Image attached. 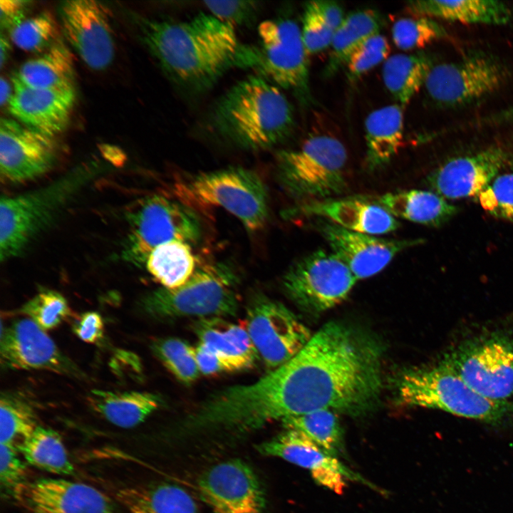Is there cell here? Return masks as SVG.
<instances>
[{
    "instance_id": "5bb4252c",
    "label": "cell",
    "mask_w": 513,
    "mask_h": 513,
    "mask_svg": "<svg viewBox=\"0 0 513 513\" xmlns=\"http://www.w3.org/2000/svg\"><path fill=\"white\" fill-rule=\"evenodd\" d=\"M244 326L258 356L269 371L292 359L312 337L309 329L287 307L263 296L249 306Z\"/></svg>"
},
{
    "instance_id": "d6986e66",
    "label": "cell",
    "mask_w": 513,
    "mask_h": 513,
    "mask_svg": "<svg viewBox=\"0 0 513 513\" xmlns=\"http://www.w3.org/2000/svg\"><path fill=\"white\" fill-rule=\"evenodd\" d=\"M316 222V228L331 251L343 261L357 280L378 274L401 252L423 242L419 239H383L351 231L323 219Z\"/></svg>"
},
{
    "instance_id": "277c9868",
    "label": "cell",
    "mask_w": 513,
    "mask_h": 513,
    "mask_svg": "<svg viewBox=\"0 0 513 513\" xmlns=\"http://www.w3.org/2000/svg\"><path fill=\"white\" fill-rule=\"evenodd\" d=\"M102 171L98 166L80 167L43 187L15 196L2 197L1 260L18 256L68 202Z\"/></svg>"
},
{
    "instance_id": "2e32d148",
    "label": "cell",
    "mask_w": 513,
    "mask_h": 513,
    "mask_svg": "<svg viewBox=\"0 0 513 513\" xmlns=\"http://www.w3.org/2000/svg\"><path fill=\"white\" fill-rule=\"evenodd\" d=\"M28 513H119L104 492L87 484L61 478L26 481L11 492Z\"/></svg>"
},
{
    "instance_id": "603a6c76",
    "label": "cell",
    "mask_w": 513,
    "mask_h": 513,
    "mask_svg": "<svg viewBox=\"0 0 513 513\" xmlns=\"http://www.w3.org/2000/svg\"><path fill=\"white\" fill-rule=\"evenodd\" d=\"M10 114L28 128L55 137L67 127L74 105V88L43 89L26 86L12 78Z\"/></svg>"
},
{
    "instance_id": "8fae6325",
    "label": "cell",
    "mask_w": 513,
    "mask_h": 513,
    "mask_svg": "<svg viewBox=\"0 0 513 513\" xmlns=\"http://www.w3.org/2000/svg\"><path fill=\"white\" fill-rule=\"evenodd\" d=\"M130 233L125 256L144 264L158 246L172 240L199 241L202 227L195 210L179 200L160 195L143 199L127 214Z\"/></svg>"
},
{
    "instance_id": "7dc6e473",
    "label": "cell",
    "mask_w": 513,
    "mask_h": 513,
    "mask_svg": "<svg viewBox=\"0 0 513 513\" xmlns=\"http://www.w3.org/2000/svg\"><path fill=\"white\" fill-rule=\"evenodd\" d=\"M73 331L81 341L86 343H95L103 336V320L97 312H85L75 321Z\"/></svg>"
},
{
    "instance_id": "f5cc1de1",
    "label": "cell",
    "mask_w": 513,
    "mask_h": 513,
    "mask_svg": "<svg viewBox=\"0 0 513 513\" xmlns=\"http://www.w3.org/2000/svg\"><path fill=\"white\" fill-rule=\"evenodd\" d=\"M11 52V44L9 40L1 32L0 37V67L2 69L7 61Z\"/></svg>"
},
{
    "instance_id": "db71d44e",
    "label": "cell",
    "mask_w": 513,
    "mask_h": 513,
    "mask_svg": "<svg viewBox=\"0 0 513 513\" xmlns=\"http://www.w3.org/2000/svg\"><path fill=\"white\" fill-rule=\"evenodd\" d=\"M13 92L11 91V85L9 81L3 76L0 79V103L3 106L4 104L9 103Z\"/></svg>"
},
{
    "instance_id": "484cf974",
    "label": "cell",
    "mask_w": 513,
    "mask_h": 513,
    "mask_svg": "<svg viewBox=\"0 0 513 513\" xmlns=\"http://www.w3.org/2000/svg\"><path fill=\"white\" fill-rule=\"evenodd\" d=\"M199 343L216 353L232 371L251 368L258 356L245 326L223 317L200 318L193 323Z\"/></svg>"
},
{
    "instance_id": "ba28073f",
    "label": "cell",
    "mask_w": 513,
    "mask_h": 513,
    "mask_svg": "<svg viewBox=\"0 0 513 513\" xmlns=\"http://www.w3.org/2000/svg\"><path fill=\"white\" fill-rule=\"evenodd\" d=\"M347 152L333 136L321 134L307 138L298 148L278 155V175L292 196L311 200L331 199L347 187Z\"/></svg>"
},
{
    "instance_id": "f907efd6",
    "label": "cell",
    "mask_w": 513,
    "mask_h": 513,
    "mask_svg": "<svg viewBox=\"0 0 513 513\" xmlns=\"http://www.w3.org/2000/svg\"><path fill=\"white\" fill-rule=\"evenodd\" d=\"M317 10L328 25L335 32L343 23L346 16L342 7L336 1H314Z\"/></svg>"
},
{
    "instance_id": "816d5d0a",
    "label": "cell",
    "mask_w": 513,
    "mask_h": 513,
    "mask_svg": "<svg viewBox=\"0 0 513 513\" xmlns=\"http://www.w3.org/2000/svg\"><path fill=\"white\" fill-rule=\"evenodd\" d=\"M513 124V106L477 120V125Z\"/></svg>"
},
{
    "instance_id": "f35d334b",
    "label": "cell",
    "mask_w": 513,
    "mask_h": 513,
    "mask_svg": "<svg viewBox=\"0 0 513 513\" xmlns=\"http://www.w3.org/2000/svg\"><path fill=\"white\" fill-rule=\"evenodd\" d=\"M151 348L162 365L180 381L191 383L200 372L195 356V348L176 338L154 341Z\"/></svg>"
},
{
    "instance_id": "8d00e7d4",
    "label": "cell",
    "mask_w": 513,
    "mask_h": 513,
    "mask_svg": "<svg viewBox=\"0 0 513 513\" xmlns=\"http://www.w3.org/2000/svg\"><path fill=\"white\" fill-rule=\"evenodd\" d=\"M38 426L33 409L22 399L2 395L0 400V439L19 451L21 446Z\"/></svg>"
},
{
    "instance_id": "74e56055",
    "label": "cell",
    "mask_w": 513,
    "mask_h": 513,
    "mask_svg": "<svg viewBox=\"0 0 513 513\" xmlns=\"http://www.w3.org/2000/svg\"><path fill=\"white\" fill-rule=\"evenodd\" d=\"M9 34L16 46L33 53H43L61 38L57 24L48 11L26 18L9 30Z\"/></svg>"
},
{
    "instance_id": "44dd1931",
    "label": "cell",
    "mask_w": 513,
    "mask_h": 513,
    "mask_svg": "<svg viewBox=\"0 0 513 513\" xmlns=\"http://www.w3.org/2000/svg\"><path fill=\"white\" fill-rule=\"evenodd\" d=\"M0 361L5 368L46 370L58 374L80 375L76 365L54 341L29 318L15 321L0 338Z\"/></svg>"
},
{
    "instance_id": "7a4b0ae2",
    "label": "cell",
    "mask_w": 513,
    "mask_h": 513,
    "mask_svg": "<svg viewBox=\"0 0 513 513\" xmlns=\"http://www.w3.org/2000/svg\"><path fill=\"white\" fill-rule=\"evenodd\" d=\"M140 40L176 83L210 88L234 67L256 66L258 51L242 45L234 26L211 14L185 21L135 17Z\"/></svg>"
},
{
    "instance_id": "cb8c5ba5",
    "label": "cell",
    "mask_w": 513,
    "mask_h": 513,
    "mask_svg": "<svg viewBox=\"0 0 513 513\" xmlns=\"http://www.w3.org/2000/svg\"><path fill=\"white\" fill-rule=\"evenodd\" d=\"M291 217H317L346 229L378 235L394 232L398 219L379 204L358 199L306 201L288 211Z\"/></svg>"
},
{
    "instance_id": "ee69618b",
    "label": "cell",
    "mask_w": 513,
    "mask_h": 513,
    "mask_svg": "<svg viewBox=\"0 0 513 513\" xmlns=\"http://www.w3.org/2000/svg\"><path fill=\"white\" fill-rule=\"evenodd\" d=\"M301 31L309 56L330 47L334 34L319 14L314 1H309L304 6Z\"/></svg>"
},
{
    "instance_id": "6da1fadb",
    "label": "cell",
    "mask_w": 513,
    "mask_h": 513,
    "mask_svg": "<svg viewBox=\"0 0 513 513\" xmlns=\"http://www.w3.org/2000/svg\"><path fill=\"white\" fill-rule=\"evenodd\" d=\"M380 356L366 337L330 322L285 364L254 383L218 392L216 414L226 428L239 431L320 410L360 413L380 393Z\"/></svg>"
},
{
    "instance_id": "9c48e42d",
    "label": "cell",
    "mask_w": 513,
    "mask_h": 513,
    "mask_svg": "<svg viewBox=\"0 0 513 513\" xmlns=\"http://www.w3.org/2000/svg\"><path fill=\"white\" fill-rule=\"evenodd\" d=\"M441 361L481 396L513 409V335L493 331L471 336Z\"/></svg>"
},
{
    "instance_id": "d590c367",
    "label": "cell",
    "mask_w": 513,
    "mask_h": 513,
    "mask_svg": "<svg viewBox=\"0 0 513 513\" xmlns=\"http://www.w3.org/2000/svg\"><path fill=\"white\" fill-rule=\"evenodd\" d=\"M286 429L299 431L336 457L343 450L342 427L335 411L320 410L282 420Z\"/></svg>"
},
{
    "instance_id": "11a10c76",
    "label": "cell",
    "mask_w": 513,
    "mask_h": 513,
    "mask_svg": "<svg viewBox=\"0 0 513 513\" xmlns=\"http://www.w3.org/2000/svg\"><path fill=\"white\" fill-rule=\"evenodd\" d=\"M512 165H513V162H512Z\"/></svg>"
},
{
    "instance_id": "f1b7e54d",
    "label": "cell",
    "mask_w": 513,
    "mask_h": 513,
    "mask_svg": "<svg viewBox=\"0 0 513 513\" xmlns=\"http://www.w3.org/2000/svg\"><path fill=\"white\" fill-rule=\"evenodd\" d=\"M115 497L129 513H200L189 492L167 482L125 487Z\"/></svg>"
},
{
    "instance_id": "60d3db41",
    "label": "cell",
    "mask_w": 513,
    "mask_h": 513,
    "mask_svg": "<svg viewBox=\"0 0 513 513\" xmlns=\"http://www.w3.org/2000/svg\"><path fill=\"white\" fill-rule=\"evenodd\" d=\"M21 312L44 331L56 328L71 315L64 296L51 290L41 291L35 295L23 305Z\"/></svg>"
},
{
    "instance_id": "ac0fdd59",
    "label": "cell",
    "mask_w": 513,
    "mask_h": 513,
    "mask_svg": "<svg viewBox=\"0 0 513 513\" xmlns=\"http://www.w3.org/2000/svg\"><path fill=\"white\" fill-rule=\"evenodd\" d=\"M58 146L53 137L28 128L15 120L0 121V171L11 183L35 179L56 162Z\"/></svg>"
},
{
    "instance_id": "7402d4cb",
    "label": "cell",
    "mask_w": 513,
    "mask_h": 513,
    "mask_svg": "<svg viewBox=\"0 0 513 513\" xmlns=\"http://www.w3.org/2000/svg\"><path fill=\"white\" fill-rule=\"evenodd\" d=\"M506 160L505 152L496 146L455 157L431 172L427 183L446 200L478 197L500 173Z\"/></svg>"
},
{
    "instance_id": "e0dca14e",
    "label": "cell",
    "mask_w": 513,
    "mask_h": 513,
    "mask_svg": "<svg viewBox=\"0 0 513 513\" xmlns=\"http://www.w3.org/2000/svg\"><path fill=\"white\" fill-rule=\"evenodd\" d=\"M202 500L214 513H265V495L253 469L239 459L218 463L197 482Z\"/></svg>"
},
{
    "instance_id": "ffe728a7",
    "label": "cell",
    "mask_w": 513,
    "mask_h": 513,
    "mask_svg": "<svg viewBox=\"0 0 513 513\" xmlns=\"http://www.w3.org/2000/svg\"><path fill=\"white\" fill-rule=\"evenodd\" d=\"M264 455L281 458L308 470L319 484L335 492H343L347 481L361 482L374 487L357 472L349 469L336 456L316 444L304 434L286 430L257 446Z\"/></svg>"
},
{
    "instance_id": "30bf717a",
    "label": "cell",
    "mask_w": 513,
    "mask_h": 513,
    "mask_svg": "<svg viewBox=\"0 0 513 513\" xmlns=\"http://www.w3.org/2000/svg\"><path fill=\"white\" fill-rule=\"evenodd\" d=\"M509 75L499 58L477 51L456 61L433 65L424 88L429 98L439 106H464L494 93Z\"/></svg>"
},
{
    "instance_id": "52a82bcc",
    "label": "cell",
    "mask_w": 513,
    "mask_h": 513,
    "mask_svg": "<svg viewBox=\"0 0 513 513\" xmlns=\"http://www.w3.org/2000/svg\"><path fill=\"white\" fill-rule=\"evenodd\" d=\"M237 285V277L227 264L206 263L198 265L183 285L160 287L145 296L142 304L158 318L232 316L239 307Z\"/></svg>"
},
{
    "instance_id": "1f68e13d",
    "label": "cell",
    "mask_w": 513,
    "mask_h": 513,
    "mask_svg": "<svg viewBox=\"0 0 513 513\" xmlns=\"http://www.w3.org/2000/svg\"><path fill=\"white\" fill-rule=\"evenodd\" d=\"M382 24L380 14L371 9H360L346 15L334 32L324 76L331 77L346 66L349 57L359 46L380 33Z\"/></svg>"
},
{
    "instance_id": "b9f144b4",
    "label": "cell",
    "mask_w": 513,
    "mask_h": 513,
    "mask_svg": "<svg viewBox=\"0 0 513 513\" xmlns=\"http://www.w3.org/2000/svg\"><path fill=\"white\" fill-rule=\"evenodd\" d=\"M477 198L486 212L513 224V171L499 173Z\"/></svg>"
},
{
    "instance_id": "f546056e",
    "label": "cell",
    "mask_w": 513,
    "mask_h": 513,
    "mask_svg": "<svg viewBox=\"0 0 513 513\" xmlns=\"http://www.w3.org/2000/svg\"><path fill=\"white\" fill-rule=\"evenodd\" d=\"M12 78L35 88H74L72 54L60 38L38 56L22 63Z\"/></svg>"
},
{
    "instance_id": "8992f818",
    "label": "cell",
    "mask_w": 513,
    "mask_h": 513,
    "mask_svg": "<svg viewBox=\"0 0 513 513\" xmlns=\"http://www.w3.org/2000/svg\"><path fill=\"white\" fill-rule=\"evenodd\" d=\"M401 403L440 410L494 427L513 422V409L481 396L440 361L405 371L398 385Z\"/></svg>"
},
{
    "instance_id": "681fc988",
    "label": "cell",
    "mask_w": 513,
    "mask_h": 513,
    "mask_svg": "<svg viewBox=\"0 0 513 513\" xmlns=\"http://www.w3.org/2000/svg\"><path fill=\"white\" fill-rule=\"evenodd\" d=\"M195 348V356L200 373L215 375L232 371L230 366L213 351L198 343Z\"/></svg>"
},
{
    "instance_id": "4fadbf2b",
    "label": "cell",
    "mask_w": 513,
    "mask_h": 513,
    "mask_svg": "<svg viewBox=\"0 0 513 513\" xmlns=\"http://www.w3.org/2000/svg\"><path fill=\"white\" fill-rule=\"evenodd\" d=\"M258 34L260 48H257V68L264 78L307 102L311 98L309 55L299 25L288 19L266 20L259 24Z\"/></svg>"
},
{
    "instance_id": "5b68a950",
    "label": "cell",
    "mask_w": 513,
    "mask_h": 513,
    "mask_svg": "<svg viewBox=\"0 0 513 513\" xmlns=\"http://www.w3.org/2000/svg\"><path fill=\"white\" fill-rule=\"evenodd\" d=\"M176 200L192 209L220 207L251 232L261 230L269 216L265 185L254 172L242 167L202 172L177 181Z\"/></svg>"
},
{
    "instance_id": "7bdbcfd3",
    "label": "cell",
    "mask_w": 513,
    "mask_h": 513,
    "mask_svg": "<svg viewBox=\"0 0 513 513\" xmlns=\"http://www.w3.org/2000/svg\"><path fill=\"white\" fill-rule=\"evenodd\" d=\"M390 45L383 35L376 33L366 40L349 57L346 66L351 81L366 73L389 57Z\"/></svg>"
},
{
    "instance_id": "ab89813d",
    "label": "cell",
    "mask_w": 513,
    "mask_h": 513,
    "mask_svg": "<svg viewBox=\"0 0 513 513\" xmlns=\"http://www.w3.org/2000/svg\"><path fill=\"white\" fill-rule=\"evenodd\" d=\"M447 35L445 28L435 19L423 16L402 18L392 26L393 41L403 51L423 48Z\"/></svg>"
},
{
    "instance_id": "bcb514c9",
    "label": "cell",
    "mask_w": 513,
    "mask_h": 513,
    "mask_svg": "<svg viewBox=\"0 0 513 513\" xmlns=\"http://www.w3.org/2000/svg\"><path fill=\"white\" fill-rule=\"evenodd\" d=\"M204 4L210 14L234 26L249 19L256 10V2L250 1H209Z\"/></svg>"
},
{
    "instance_id": "d4e9b609",
    "label": "cell",
    "mask_w": 513,
    "mask_h": 513,
    "mask_svg": "<svg viewBox=\"0 0 513 513\" xmlns=\"http://www.w3.org/2000/svg\"><path fill=\"white\" fill-rule=\"evenodd\" d=\"M407 11L423 16L465 24L503 26L513 23V7L493 0H417L409 1Z\"/></svg>"
},
{
    "instance_id": "83f0119b",
    "label": "cell",
    "mask_w": 513,
    "mask_h": 513,
    "mask_svg": "<svg viewBox=\"0 0 513 513\" xmlns=\"http://www.w3.org/2000/svg\"><path fill=\"white\" fill-rule=\"evenodd\" d=\"M403 108L393 104L371 112L365 121L366 162L369 169L388 164L403 140Z\"/></svg>"
},
{
    "instance_id": "c3c4849f",
    "label": "cell",
    "mask_w": 513,
    "mask_h": 513,
    "mask_svg": "<svg viewBox=\"0 0 513 513\" xmlns=\"http://www.w3.org/2000/svg\"><path fill=\"white\" fill-rule=\"evenodd\" d=\"M31 1L0 0V26L1 31H8L26 19Z\"/></svg>"
},
{
    "instance_id": "4dcf8cb0",
    "label": "cell",
    "mask_w": 513,
    "mask_h": 513,
    "mask_svg": "<svg viewBox=\"0 0 513 513\" xmlns=\"http://www.w3.org/2000/svg\"><path fill=\"white\" fill-rule=\"evenodd\" d=\"M92 408L113 425L130 428L142 423L160 405L158 395L148 392L92 390Z\"/></svg>"
},
{
    "instance_id": "f6af8a7d",
    "label": "cell",
    "mask_w": 513,
    "mask_h": 513,
    "mask_svg": "<svg viewBox=\"0 0 513 513\" xmlns=\"http://www.w3.org/2000/svg\"><path fill=\"white\" fill-rule=\"evenodd\" d=\"M19 450L1 444L0 480L1 486L11 492L18 485L26 482V467L18 455Z\"/></svg>"
},
{
    "instance_id": "4316f807",
    "label": "cell",
    "mask_w": 513,
    "mask_h": 513,
    "mask_svg": "<svg viewBox=\"0 0 513 513\" xmlns=\"http://www.w3.org/2000/svg\"><path fill=\"white\" fill-rule=\"evenodd\" d=\"M373 202L383 207L395 218L429 227H440L458 212L456 206L432 190L388 192L378 196Z\"/></svg>"
},
{
    "instance_id": "d6a6232c",
    "label": "cell",
    "mask_w": 513,
    "mask_h": 513,
    "mask_svg": "<svg viewBox=\"0 0 513 513\" xmlns=\"http://www.w3.org/2000/svg\"><path fill=\"white\" fill-rule=\"evenodd\" d=\"M432 66L431 59L423 53L390 56L383 63V83L393 98L405 108L424 86Z\"/></svg>"
},
{
    "instance_id": "836d02e7",
    "label": "cell",
    "mask_w": 513,
    "mask_h": 513,
    "mask_svg": "<svg viewBox=\"0 0 513 513\" xmlns=\"http://www.w3.org/2000/svg\"><path fill=\"white\" fill-rule=\"evenodd\" d=\"M145 265L161 287L175 289L187 282L199 264L191 244L172 240L156 247Z\"/></svg>"
},
{
    "instance_id": "e575fe53",
    "label": "cell",
    "mask_w": 513,
    "mask_h": 513,
    "mask_svg": "<svg viewBox=\"0 0 513 513\" xmlns=\"http://www.w3.org/2000/svg\"><path fill=\"white\" fill-rule=\"evenodd\" d=\"M19 451L28 464L38 469L63 475L74 472L61 436L51 428L38 425Z\"/></svg>"
},
{
    "instance_id": "3957f363",
    "label": "cell",
    "mask_w": 513,
    "mask_h": 513,
    "mask_svg": "<svg viewBox=\"0 0 513 513\" xmlns=\"http://www.w3.org/2000/svg\"><path fill=\"white\" fill-rule=\"evenodd\" d=\"M211 125L223 139L246 150L272 147L289 137L294 115L281 89L260 76H249L215 103Z\"/></svg>"
},
{
    "instance_id": "9a60e30c",
    "label": "cell",
    "mask_w": 513,
    "mask_h": 513,
    "mask_svg": "<svg viewBox=\"0 0 513 513\" xmlns=\"http://www.w3.org/2000/svg\"><path fill=\"white\" fill-rule=\"evenodd\" d=\"M58 12L64 36L91 69L104 70L113 61L115 41L110 11L93 0L61 3Z\"/></svg>"
},
{
    "instance_id": "7c38bea8",
    "label": "cell",
    "mask_w": 513,
    "mask_h": 513,
    "mask_svg": "<svg viewBox=\"0 0 513 513\" xmlns=\"http://www.w3.org/2000/svg\"><path fill=\"white\" fill-rule=\"evenodd\" d=\"M357 279L333 252L318 249L293 264L282 279L286 295L299 307L318 313L343 301Z\"/></svg>"
}]
</instances>
